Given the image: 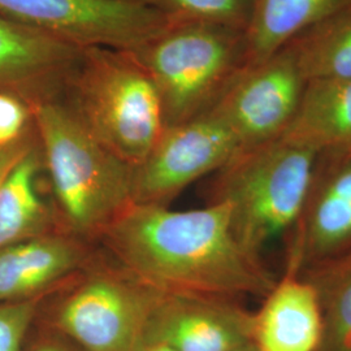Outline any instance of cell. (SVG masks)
I'll return each mask as SVG.
<instances>
[{
    "label": "cell",
    "mask_w": 351,
    "mask_h": 351,
    "mask_svg": "<svg viewBox=\"0 0 351 351\" xmlns=\"http://www.w3.org/2000/svg\"><path fill=\"white\" fill-rule=\"evenodd\" d=\"M101 233L129 275L160 293L264 298L278 280L239 241L228 202L189 211L132 204Z\"/></svg>",
    "instance_id": "1"
},
{
    "label": "cell",
    "mask_w": 351,
    "mask_h": 351,
    "mask_svg": "<svg viewBox=\"0 0 351 351\" xmlns=\"http://www.w3.org/2000/svg\"><path fill=\"white\" fill-rule=\"evenodd\" d=\"M59 98L101 146L132 167L165 128L159 93L129 51L85 47Z\"/></svg>",
    "instance_id": "2"
},
{
    "label": "cell",
    "mask_w": 351,
    "mask_h": 351,
    "mask_svg": "<svg viewBox=\"0 0 351 351\" xmlns=\"http://www.w3.org/2000/svg\"><path fill=\"white\" fill-rule=\"evenodd\" d=\"M30 111L66 223L81 234L101 233L133 204V167L101 146L59 97Z\"/></svg>",
    "instance_id": "3"
},
{
    "label": "cell",
    "mask_w": 351,
    "mask_h": 351,
    "mask_svg": "<svg viewBox=\"0 0 351 351\" xmlns=\"http://www.w3.org/2000/svg\"><path fill=\"white\" fill-rule=\"evenodd\" d=\"M320 152L280 138L239 154L219 171L215 201L230 206L239 241L261 255L267 243L291 232L314 180Z\"/></svg>",
    "instance_id": "4"
},
{
    "label": "cell",
    "mask_w": 351,
    "mask_h": 351,
    "mask_svg": "<svg viewBox=\"0 0 351 351\" xmlns=\"http://www.w3.org/2000/svg\"><path fill=\"white\" fill-rule=\"evenodd\" d=\"M132 52L159 93L165 126L207 112L245 66V33L173 23Z\"/></svg>",
    "instance_id": "5"
},
{
    "label": "cell",
    "mask_w": 351,
    "mask_h": 351,
    "mask_svg": "<svg viewBox=\"0 0 351 351\" xmlns=\"http://www.w3.org/2000/svg\"><path fill=\"white\" fill-rule=\"evenodd\" d=\"M162 294L134 277L99 272L64 298L53 329L84 351H138Z\"/></svg>",
    "instance_id": "6"
},
{
    "label": "cell",
    "mask_w": 351,
    "mask_h": 351,
    "mask_svg": "<svg viewBox=\"0 0 351 351\" xmlns=\"http://www.w3.org/2000/svg\"><path fill=\"white\" fill-rule=\"evenodd\" d=\"M0 14L80 47L124 51L173 24L136 0H0Z\"/></svg>",
    "instance_id": "7"
},
{
    "label": "cell",
    "mask_w": 351,
    "mask_h": 351,
    "mask_svg": "<svg viewBox=\"0 0 351 351\" xmlns=\"http://www.w3.org/2000/svg\"><path fill=\"white\" fill-rule=\"evenodd\" d=\"M307 81L289 46L263 63L243 68L208 110L249 150L284 136L301 104Z\"/></svg>",
    "instance_id": "8"
},
{
    "label": "cell",
    "mask_w": 351,
    "mask_h": 351,
    "mask_svg": "<svg viewBox=\"0 0 351 351\" xmlns=\"http://www.w3.org/2000/svg\"><path fill=\"white\" fill-rule=\"evenodd\" d=\"M239 152L232 130L210 111L165 126L147 156L133 167V204L163 206L198 178L219 172Z\"/></svg>",
    "instance_id": "9"
},
{
    "label": "cell",
    "mask_w": 351,
    "mask_h": 351,
    "mask_svg": "<svg viewBox=\"0 0 351 351\" xmlns=\"http://www.w3.org/2000/svg\"><path fill=\"white\" fill-rule=\"evenodd\" d=\"M291 233L287 268L298 274L351 251V150L320 154Z\"/></svg>",
    "instance_id": "10"
},
{
    "label": "cell",
    "mask_w": 351,
    "mask_h": 351,
    "mask_svg": "<svg viewBox=\"0 0 351 351\" xmlns=\"http://www.w3.org/2000/svg\"><path fill=\"white\" fill-rule=\"evenodd\" d=\"M251 341L252 313L236 298L193 293H163L143 336L173 351H233Z\"/></svg>",
    "instance_id": "11"
},
{
    "label": "cell",
    "mask_w": 351,
    "mask_h": 351,
    "mask_svg": "<svg viewBox=\"0 0 351 351\" xmlns=\"http://www.w3.org/2000/svg\"><path fill=\"white\" fill-rule=\"evenodd\" d=\"M84 49L0 14V93L29 106L59 97Z\"/></svg>",
    "instance_id": "12"
},
{
    "label": "cell",
    "mask_w": 351,
    "mask_h": 351,
    "mask_svg": "<svg viewBox=\"0 0 351 351\" xmlns=\"http://www.w3.org/2000/svg\"><path fill=\"white\" fill-rule=\"evenodd\" d=\"M323 329L314 285L291 268L252 313V342L259 351H319Z\"/></svg>",
    "instance_id": "13"
},
{
    "label": "cell",
    "mask_w": 351,
    "mask_h": 351,
    "mask_svg": "<svg viewBox=\"0 0 351 351\" xmlns=\"http://www.w3.org/2000/svg\"><path fill=\"white\" fill-rule=\"evenodd\" d=\"M84 250L62 236H39L0 249V304L36 298L84 262Z\"/></svg>",
    "instance_id": "14"
},
{
    "label": "cell",
    "mask_w": 351,
    "mask_h": 351,
    "mask_svg": "<svg viewBox=\"0 0 351 351\" xmlns=\"http://www.w3.org/2000/svg\"><path fill=\"white\" fill-rule=\"evenodd\" d=\"M282 137L320 154L351 150V78L308 81Z\"/></svg>",
    "instance_id": "15"
},
{
    "label": "cell",
    "mask_w": 351,
    "mask_h": 351,
    "mask_svg": "<svg viewBox=\"0 0 351 351\" xmlns=\"http://www.w3.org/2000/svg\"><path fill=\"white\" fill-rule=\"evenodd\" d=\"M351 0H252L245 30V66L263 63Z\"/></svg>",
    "instance_id": "16"
},
{
    "label": "cell",
    "mask_w": 351,
    "mask_h": 351,
    "mask_svg": "<svg viewBox=\"0 0 351 351\" xmlns=\"http://www.w3.org/2000/svg\"><path fill=\"white\" fill-rule=\"evenodd\" d=\"M42 158L34 146L0 185V249L43 236L49 215L36 190Z\"/></svg>",
    "instance_id": "17"
},
{
    "label": "cell",
    "mask_w": 351,
    "mask_h": 351,
    "mask_svg": "<svg viewBox=\"0 0 351 351\" xmlns=\"http://www.w3.org/2000/svg\"><path fill=\"white\" fill-rule=\"evenodd\" d=\"M306 81L351 78V3L289 45Z\"/></svg>",
    "instance_id": "18"
},
{
    "label": "cell",
    "mask_w": 351,
    "mask_h": 351,
    "mask_svg": "<svg viewBox=\"0 0 351 351\" xmlns=\"http://www.w3.org/2000/svg\"><path fill=\"white\" fill-rule=\"evenodd\" d=\"M317 293L323 313L319 351H351V251L300 272Z\"/></svg>",
    "instance_id": "19"
},
{
    "label": "cell",
    "mask_w": 351,
    "mask_h": 351,
    "mask_svg": "<svg viewBox=\"0 0 351 351\" xmlns=\"http://www.w3.org/2000/svg\"><path fill=\"white\" fill-rule=\"evenodd\" d=\"M173 23L226 26L245 33L252 0H136Z\"/></svg>",
    "instance_id": "20"
},
{
    "label": "cell",
    "mask_w": 351,
    "mask_h": 351,
    "mask_svg": "<svg viewBox=\"0 0 351 351\" xmlns=\"http://www.w3.org/2000/svg\"><path fill=\"white\" fill-rule=\"evenodd\" d=\"M37 313V300L0 304V351H20Z\"/></svg>",
    "instance_id": "21"
},
{
    "label": "cell",
    "mask_w": 351,
    "mask_h": 351,
    "mask_svg": "<svg viewBox=\"0 0 351 351\" xmlns=\"http://www.w3.org/2000/svg\"><path fill=\"white\" fill-rule=\"evenodd\" d=\"M29 117H32L30 106L24 99L0 93V146L12 143L24 136Z\"/></svg>",
    "instance_id": "22"
},
{
    "label": "cell",
    "mask_w": 351,
    "mask_h": 351,
    "mask_svg": "<svg viewBox=\"0 0 351 351\" xmlns=\"http://www.w3.org/2000/svg\"><path fill=\"white\" fill-rule=\"evenodd\" d=\"M26 134L27 133L12 143L0 146V185L13 167L34 147L33 141Z\"/></svg>",
    "instance_id": "23"
},
{
    "label": "cell",
    "mask_w": 351,
    "mask_h": 351,
    "mask_svg": "<svg viewBox=\"0 0 351 351\" xmlns=\"http://www.w3.org/2000/svg\"><path fill=\"white\" fill-rule=\"evenodd\" d=\"M33 351H84L78 348L75 342L66 339L62 333L53 329V332L47 337L38 342Z\"/></svg>",
    "instance_id": "24"
},
{
    "label": "cell",
    "mask_w": 351,
    "mask_h": 351,
    "mask_svg": "<svg viewBox=\"0 0 351 351\" xmlns=\"http://www.w3.org/2000/svg\"><path fill=\"white\" fill-rule=\"evenodd\" d=\"M138 351H173L165 346L163 343H156V342H143L141 345Z\"/></svg>",
    "instance_id": "25"
},
{
    "label": "cell",
    "mask_w": 351,
    "mask_h": 351,
    "mask_svg": "<svg viewBox=\"0 0 351 351\" xmlns=\"http://www.w3.org/2000/svg\"><path fill=\"white\" fill-rule=\"evenodd\" d=\"M233 351H259V349H258L256 345L251 341L249 343H246V345H243V346H241L239 349H236V350Z\"/></svg>",
    "instance_id": "26"
}]
</instances>
